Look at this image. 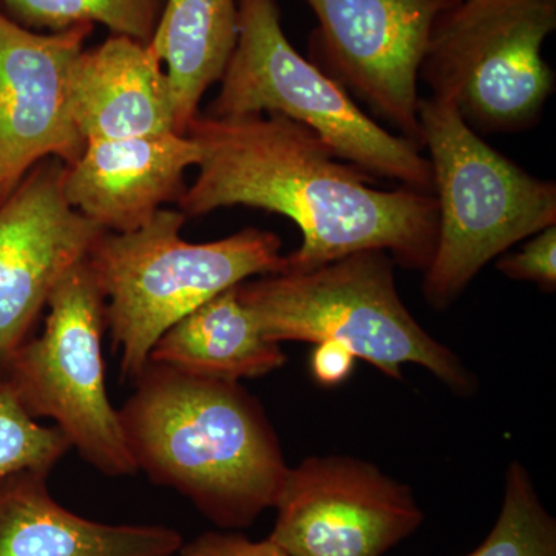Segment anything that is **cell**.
Instances as JSON below:
<instances>
[{
    "mask_svg": "<svg viewBox=\"0 0 556 556\" xmlns=\"http://www.w3.org/2000/svg\"><path fill=\"white\" fill-rule=\"evenodd\" d=\"M189 135L201 149L199 175L178 200L186 217L244 206L283 215L302 244L283 273H305L362 251H386L396 265L426 273L438 243V203L376 178L336 156L316 131L278 115H199Z\"/></svg>",
    "mask_w": 556,
    "mask_h": 556,
    "instance_id": "1",
    "label": "cell"
},
{
    "mask_svg": "<svg viewBox=\"0 0 556 556\" xmlns=\"http://www.w3.org/2000/svg\"><path fill=\"white\" fill-rule=\"evenodd\" d=\"M119 408L137 470L169 486L219 529L254 525L276 506L289 467L258 399L239 382L149 362Z\"/></svg>",
    "mask_w": 556,
    "mask_h": 556,
    "instance_id": "2",
    "label": "cell"
},
{
    "mask_svg": "<svg viewBox=\"0 0 556 556\" xmlns=\"http://www.w3.org/2000/svg\"><path fill=\"white\" fill-rule=\"evenodd\" d=\"M181 211L161 208L141 229L102 233L87 255L105 300L121 376L135 382L156 340L182 317L252 277L283 273L281 240L247 228L207 243L181 239Z\"/></svg>",
    "mask_w": 556,
    "mask_h": 556,
    "instance_id": "3",
    "label": "cell"
},
{
    "mask_svg": "<svg viewBox=\"0 0 556 556\" xmlns=\"http://www.w3.org/2000/svg\"><path fill=\"white\" fill-rule=\"evenodd\" d=\"M394 265L386 251H362L305 273L249 278L237 294L269 342L340 343L388 378L402 380V365L415 364L460 396L473 394L470 369L399 298Z\"/></svg>",
    "mask_w": 556,
    "mask_h": 556,
    "instance_id": "4",
    "label": "cell"
},
{
    "mask_svg": "<svg viewBox=\"0 0 556 556\" xmlns=\"http://www.w3.org/2000/svg\"><path fill=\"white\" fill-rule=\"evenodd\" d=\"M419 126L438 203V243L424 273V298L444 311L486 263L556 225V185L486 144L453 102L420 98Z\"/></svg>",
    "mask_w": 556,
    "mask_h": 556,
    "instance_id": "5",
    "label": "cell"
},
{
    "mask_svg": "<svg viewBox=\"0 0 556 556\" xmlns=\"http://www.w3.org/2000/svg\"><path fill=\"white\" fill-rule=\"evenodd\" d=\"M211 118L278 113L316 131L336 156L371 177L434 195L422 149L369 118L345 87L305 60L281 27L277 0H239V39Z\"/></svg>",
    "mask_w": 556,
    "mask_h": 556,
    "instance_id": "6",
    "label": "cell"
},
{
    "mask_svg": "<svg viewBox=\"0 0 556 556\" xmlns=\"http://www.w3.org/2000/svg\"><path fill=\"white\" fill-rule=\"evenodd\" d=\"M555 30L556 0H459L434 22L419 78L477 134L530 129L555 90Z\"/></svg>",
    "mask_w": 556,
    "mask_h": 556,
    "instance_id": "7",
    "label": "cell"
},
{
    "mask_svg": "<svg viewBox=\"0 0 556 556\" xmlns=\"http://www.w3.org/2000/svg\"><path fill=\"white\" fill-rule=\"evenodd\" d=\"M40 336L17 348L0 376L25 412L56 422L72 448L108 477L137 473L105 386V300L87 258L61 278Z\"/></svg>",
    "mask_w": 556,
    "mask_h": 556,
    "instance_id": "8",
    "label": "cell"
},
{
    "mask_svg": "<svg viewBox=\"0 0 556 556\" xmlns=\"http://www.w3.org/2000/svg\"><path fill=\"white\" fill-rule=\"evenodd\" d=\"M269 541L291 556H383L422 526L407 484L353 456L289 468Z\"/></svg>",
    "mask_w": 556,
    "mask_h": 556,
    "instance_id": "9",
    "label": "cell"
},
{
    "mask_svg": "<svg viewBox=\"0 0 556 556\" xmlns=\"http://www.w3.org/2000/svg\"><path fill=\"white\" fill-rule=\"evenodd\" d=\"M328 75L422 148L420 62L438 17L459 0H305Z\"/></svg>",
    "mask_w": 556,
    "mask_h": 556,
    "instance_id": "10",
    "label": "cell"
},
{
    "mask_svg": "<svg viewBox=\"0 0 556 556\" xmlns=\"http://www.w3.org/2000/svg\"><path fill=\"white\" fill-rule=\"evenodd\" d=\"M65 164L40 161L0 203V372L35 332L54 287L105 233L65 200Z\"/></svg>",
    "mask_w": 556,
    "mask_h": 556,
    "instance_id": "11",
    "label": "cell"
},
{
    "mask_svg": "<svg viewBox=\"0 0 556 556\" xmlns=\"http://www.w3.org/2000/svg\"><path fill=\"white\" fill-rule=\"evenodd\" d=\"M91 31L80 24L42 35L0 11V203L40 161L68 166L83 155L70 80Z\"/></svg>",
    "mask_w": 556,
    "mask_h": 556,
    "instance_id": "12",
    "label": "cell"
},
{
    "mask_svg": "<svg viewBox=\"0 0 556 556\" xmlns=\"http://www.w3.org/2000/svg\"><path fill=\"white\" fill-rule=\"evenodd\" d=\"M200 160V146L189 135L97 139L65 164L62 192L105 232H134L164 204L181 199L186 170Z\"/></svg>",
    "mask_w": 556,
    "mask_h": 556,
    "instance_id": "13",
    "label": "cell"
},
{
    "mask_svg": "<svg viewBox=\"0 0 556 556\" xmlns=\"http://www.w3.org/2000/svg\"><path fill=\"white\" fill-rule=\"evenodd\" d=\"M161 65L150 43L126 36L84 49L73 65L70 101L86 142L177 134L174 94Z\"/></svg>",
    "mask_w": 556,
    "mask_h": 556,
    "instance_id": "14",
    "label": "cell"
},
{
    "mask_svg": "<svg viewBox=\"0 0 556 556\" xmlns=\"http://www.w3.org/2000/svg\"><path fill=\"white\" fill-rule=\"evenodd\" d=\"M49 475L20 471L0 481V556H175L177 530L104 525L50 495Z\"/></svg>",
    "mask_w": 556,
    "mask_h": 556,
    "instance_id": "15",
    "label": "cell"
},
{
    "mask_svg": "<svg viewBox=\"0 0 556 556\" xmlns=\"http://www.w3.org/2000/svg\"><path fill=\"white\" fill-rule=\"evenodd\" d=\"M287 361L280 343L263 338L237 285L172 325L149 354L152 364L228 382L262 378Z\"/></svg>",
    "mask_w": 556,
    "mask_h": 556,
    "instance_id": "16",
    "label": "cell"
},
{
    "mask_svg": "<svg viewBox=\"0 0 556 556\" xmlns=\"http://www.w3.org/2000/svg\"><path fill=\"white\" fill-rule=\"evenodd\" d=\"M239 39V0H166L150 46L166 64L175 129L186 135L200 101L219 83Z\"/></svg>",
    "mask_w": 556,
    "mask_h": 556,
    "instance_id": "17",
    "label": "cell"
},
{
    "mask_svg": "<svg viewBox=\"0 0 556 556\" xmlns=\"http://www.w3.org/2000/svg\"><path fill=\"white\" fill-rule=\"evenodd\" d=\"M460 556H556V519L521 463L507 468L495 526L477 548Z\"/></svg>",
    "mask_w": 556,
    "mask_h": 556,
    "instance_id": "18",
    "label": "cell"
},
{
    "mask_svg": "<svg viewBox=\"0 0 556 556\" xmlns=\"http://www.w3.org/2000/svg\"><path fill=\"white\" fill-rule=\"evenodd\" d=\"M22 21L51 31L101 24L149 46L166 0H2Z\"/></svg>",
    "mask_w": 556,
    "mask_h": 556,
    "instance_id": "19",
    "label": "cell"
},
{
    "mask_svg": "<svg viewBox=\"0 0 556 556\" xmlns=\"http://www.w3.org/2000/svg\"><path fill=\"white\" fill-rule=\"evenodd\" d=\"M70 450L60 428L33 419L0 376V481L20 471L50 475Z\"/></svg>",
    "mask_w": 556,
    "mask_h": 556,
    "instance_id": "20",
    "label": "cell"
},
{
    "mask_svg": "<svg viewBox=\"0 0 556 556\" xmlns=\"http://www.w3.org/2000/svg\"><path fill=\"white\" fill-rule=\"evenodd\" d=\"M496 268L514 280L532 281L544 291H555L556 225L535 233L515 254L501 258Z\"/></svg>",
    "mask_w": 556,
    "mask_h": 556,
    "instance_id": "21",
    "label": "cell"
},
{
    "mask_svg": "<svg viewBox=\"0 0 556 556\" xmlns=\"http://www.w3.org/2000/svg\"><path fill=\"white\" fill-rule=\"evenodd\" d=\"M178 556H291L269 541H252L236 532H206L182 543Z\"/></svg>",
    "mask_w": 556,
    "mask_h": 556,
    "instance_id": "22",
    "label": "cell"
},
{
    "mask_svg": "<svg viewBox=\"0 0 556 556\" xmlns=\"http://www.w3.org/2000/svg\"><path fill=\"white\" fill-rule=\"evenodd\" d=\"M356 356L336 342L318 343L311 356V372L318 386H340L351 375Z\"/></svg>",
    "mask_w": 556,
    "mask_h": 556,
    "instance_id": "23",
    "label": "cell"
}]
</instances>
